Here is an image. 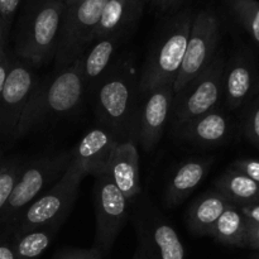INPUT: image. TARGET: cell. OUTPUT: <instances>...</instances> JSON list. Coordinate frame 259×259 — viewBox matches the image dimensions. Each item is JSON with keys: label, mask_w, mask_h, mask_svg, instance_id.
<instances>
[{"label": "cell", "mask_w": 259, "mask_h": 259, "mask_svg": "<svg viewBox=\"0 0 259 259\" xmlns=\"http://www.w3.org/2000/svg\"><path fill=\"white\" fill-rule=\"evenodd\" d=\"M232 202L218 190H210L192 202L186 214L187 228L195 235H209L227 207Z\"/></svg>", "instance_id": "d6986e66"}, {"label": "cell", "mask_w": 259, "mask_h": 259, "mask_svg": "<svg viewBox=\"0 0 259 259\" xmlns=\"http://www.w3.org/2000/svg\"><path fill=\"white\" fill-rule=\"evenodd\" d=\"M141 100L136 120V143L143 151L152 152L162 139L171 120L175 91L172 83L158 86L146 94Z\"/></svg>", "instance_id": "4fadbf2b"}, {"label": "cell", "mask_w": 259, "mask_h": 259, "mask_svg": "<svg viewBox=\"0 0 259 259\" xmlns=\"http://www.w3.org/2000/svg\"><path fill=\"white\" fill-rule=\"evenodd\" d=\"M120 34L108 35L94 40V46L82 53V73L85 89L98 85L104 75L110 68L114 52L119 45Z\"/></svg>", "instance_id": "ffe728a7"}, {"label": "cell", "mask_w": 259, "mask_h": 259, "mask_svg": "<svg viewBox=\"0 0 259 259\" xmlns=\"http://www.w3.org/2000/svg\"><path fill=\"white\" fill-rule=\"evenodd\" d=\"M248 220L235 205H229L212 228L210 237L229 247L247 248Z\"/></svg>", "instance_id": "cb8c5ba5"}, {"label": "cell", "mask_w": 259, "mask_h": 259, "mask_svg": "<svg viewBox=\"0 0 259 259\" xmlns=\"http://www.w3.org/2000/svg\"><path fill=\"white\" fill-rule=\"evenodd\" d=\"M143 2H148V0H143Z\"/></svg>", "instance_id": "60d3db41"}, {"label": "cell", "mask_w": 259, "mask_h": 259, "mask_svg": "<svg viewBox=\"0 0 259 259\" xmlns=\"http://www.w3.org/2000/svg\"><path fill=\"white\" fill-rule=\"evenodd\" d=\"M0 259H17L12 242L0 243Z\"/></svg>", "instance_id": "e575fe53"}, {"label": "cell", "mask_w": 259, "mask_h": 259, "mask_svg": "<svg viewBox=\"0 0 259 259\" xmlns=\"http://www.w3.org/2000/svg\"><path fill=\"white\" fill-rule=\"evenodd\" d=\"M22 3L23 0H0V18L9 30Z\"/></svg>", "instance_id": "83f0119b"}, {"label": "cell", "mask_w": 259, "mask_h": 259, "mask_svg": "<svg viewBox=\"0 0 259 259\" xmlns=\"http://www.w3.org/2000/svg\"><path fill=\"white\" fill-rule=\"evenodd\" d=\"M257 88V73L250 60L237 56L225 66L224 95L230 109H239L252 99Z\"/></svg>", "instance_id": "ac0fdd59"}, {"label": "cell", "mask_w": 259, "mask_h": 259, "mask_svg": "<svg viewBox=\"0 0 259 259\" xmlns=\"http://www.w3.org/2000/svg\"><path fill=\"white\" fill-rule=\"evenodd\" d=\"M39 78L30 65L22 60L12 61L9 75L0 93V134L14 139L23 111L34 94Z\"/></svg>", "instance_id": "7c38bea8"}, {"label": "cell", "mask_w": 259, "mask_h": 259, "mask_svg": "<svg viewBox=\"0 0 259 259\" xmlns=\"http://www.w3.org/2000/svg\"><path fill=\"white\" fill-rule=\"evenodd\" d=\"M85 176L88 175L82 167L71 159L70 166L63 176L18 218L17 222L13 224L14 232L45 225L62 224L75 204L80 185Z\"/></svg>", "instance_id": "8992f818"}, {"label": "cell", "mask_w": 259, "mask_h": 259, "mask_svg": "<svg viewBox=\"0 0 259 259\" xmlns=\"http://www.w3.org/2000/svg\"><path fill=\"white\" fill-rule=\"evenodd\" d=\"M108 0H86L73 7L63 8L60 34L55 60L60 68L77 60L93 42V35L99 24Z\"/></svg>", "instance_id": "ba28073f"}, {"label": "cell", "mask_w": 259, "mask_h": 259, "mask_svg": "<svg viewBox=\"0 0 259 259\" xmlns=\"http://www.w3.org/2000/svg\"><path fill=\"white\" fill-rule=\"evenodd\" d=\"M141 0H108L94 32L93 42L108 35L121 34L129 23L138 15Z\"/></svg>", "instance_id": "44dd1931"}, {"label": "cell", "mask_w": 259, "mask_h": 259, "mask_svg": "<svg viewBox=\"0 0 259 259\" xmlns=\"http://www.w3.org/2000/svg\"><path fill=\"white\" fill-rule=\"evenodd\" d=\"M15 35L19 60L39 67L55 58L60 34L63 2L23 0Z\"/></svg>", "instance_id": "3957f363"}, {"label": "cell", "mask_w": 259, "mask_h": 259, "mask_svg": "<svg viewBox=\"0 0 259 259\" xmlns=\"http://www.w3.org/2000/svg\"><path fill=\"white\" fill-rule=\"evenodd\" d=\"M243 128L245 137L259 148V99L249 108Z\"/></svg>", "instance_id": "4316f807"}, {"label": "cell", "mask_w": 259, "mask_h": 259, "mask_svg": "<svg viewBox=\"0 0 259 259\" xmlns=\"http://www.w3.org/2000/svg\"><path fill=\"white\" fill-rule=\"evenodd\" d=\"M61 224L14 232L12 245L17 259H38L51 245Z\"/></svg>", "instance_id": "603a6c76"}, {"label": "cell", "mask_w": 259, "mask_h": 259, "mask_svg": "<svg viewBox=\"0 0 259 259\" xmlns=\"http://www.w3.org/2000/svg\"><path fill=\"white\" fill-rule=\"evenodd\" d=\"M106 174L129 201L141 194L139 153L133 139L118 141L111 153Z\"/></svg>", "instance_id": "5bb4252c"}, {"label": "cell", "mask_w": 259, "mask_h": 259, "mask_svg": "<svg viewBox=\"0 0 259 259\" xmlns=\"http://www.w3.org/2000/svg\"><path fill=\"white\" fill-rule=\"evenodd\" d=\"M12 58L8 56L4 48H0V93L5 85L8 75H9L10 67H12Z\"/></svg>", "instance_id": "4dcf8cb0"}, {"label": "cell", "mask_w": 259, "mask_h": 259, "mask_svg": "<svg viewBox=\"0 0 259 259\" xmlns=\"http://www.w3.org/2000/svg\"><path fill=\"white\" fill-rule=\"evenodd\" d=\"M212 158H192L180 164L167 182L164 190V205L175 207L182 204L209 172Z\"/></svg>", "instance_id": "e0dca14e"}, {"label": "cell", "mask_w": 259, "mask_h": 259, "mask_svg": "<svg viewBox=\"0 0 259 259\" xmlns=\"http://www.w3.org/2000/svg\"><path fill=\"white\" fill-rule=\"evenodd\" d=\"M83 2H86V0H65L63 4H65V7H73V5L81 4Z\"/></svg>", "instance_id": "8d00e7d4"}, {"label": "cell", "mask_w": 259, "mask_h": 259, "mask_svg": "<svg viewBox=\"0 0 259 259\" xmlns=\"http://www.w3.org/2000/svg\"><path fill=\"white\" fill-rule=\"evenodd\" d=\"M22 168L23 163L18 159H5L0 162V212L14 190Z\"/></svg>", "instance_id": "484cf974"}, {"label": "cell", "mask_w": 259, "mask_h": 259, "mask_svg": "<svg viewBox=\"0 0 259 259\" xmlns=\"http://www.w3.org/2000/svg\"><path fill=\"white\" fill-rule=\"evenodd\" d=\"M247 248L259 252V224L248 222L247 225Z\"/></svg>", "instance_id": "1f68e13d"}, {"label": "cell", "mask_w": 259, "mask_h": 259, "mask_svg": "<svg viewBox=\"0 0 259 259\" xmlns=\"http://www.w3.org/2000/svg\"><path fill=\"white\" fill-rule=\"evenodd\" d=\"M85 91L82 56L47 80H40L18 123L14 139L27 136L37 126L72 111Z\"/></svg>", "instance_id": "6da1fadb"}, {"label": "cell", "mask_w": 259, "mask_h": 259, "mask_svg": "<svg viewBox=\"0 0 259 259\" xmlns=\"http://www.w3.org/2000/svg\"><path fill=\"white\" fill-rule=\"evenodd\" d=\"M252 259H259V252H257V253H255V254H253V257H252Z\"/></svg>", "instance_id": "f35d334b"}, {"label": "cell", "mask_w": 259, "mask_h": 259, "mask_svg": "<svg viewBox=\"0 0 259 259\" xmlns=\"http://www.w3.org/2000/svg\"><path fill=\"white\" fill-rule=\"evenodd\" d=\"M225 61L218 53L209 67L175 95L172 106V129L219 108L224 95Z\"/></svg>", "instance_id": "52a82bcc"}, {"label": "cell", "mask_w": 259, "mask_h": 259, "mask_svg": "<svg viewBox=\"0 0 259 259\" xmlns=\"http://www.w3.org/2000/svg\"><path fill=\"white\" fill-rule=\"evenodd\" d=\"M137 252L143 259H185V248L171 223L156 209L137 210Z\"/></svg>", "instance_id": "8fae6325"}, {"label": "cell", "mask_w": 259, "mask_h": 259, "mask_svg": "<svg viewBox=\"0 0 259 259\" xmlns=\"http://www.w3.org/2000/svg\"><path fill=\"white\" fill-rule=\"evenodd\" d=\"M219 40L220 24L217 15L209 10L194 15L186 53L174 82L175 95L209 67L218 55Z\"/></svg>", "instance_id": "9c48e42d"}, {"label": "cell", "mask_w": 259, "mask_h": 259, "mask_svg": "<svg viewBox=\"0 0 259 259\" xmlns=\"http://www.w3.org/2000/svg\"><path fill=\"white\" fill-rule=\"evenodd\" d=\"M96 238L94 247L105 255L110 252L129 215V200L106 172L95 177Z\"/></svg>", "instance_id": "30bf717a"}, {"label": "cell", "mask_w": 259, "mask_h": 259, "mask_svg": "<svg viewBox=\"0 0 259 259\" xmlns=\"http://www.w3.org/2000/svg\"><path fill=\"white\" fill-rule=\"evenodd\" d=\"M141 95L138 80L126 63L109 68L96 85V115L101 126L113 132L119 141L133 139L136 142Z\"/></svg>", "instance_id": "7a4b0ae2"}, {"label": "cell", "mask_w": 259, "mask_h": 259, "mask_svg": "<svg viewBox=\"0 0 259 259\" xmlns=\"http://www.w3.org/2000/svg\"><path fill=\"white\" fill-rule=\"evenodd\" d=\"M132 259H143V258L141 257V254H139L138 252H136V254H134V257L132 258Z\"/></svg>", "instance_id": "74e56055"}, {"label": "cell", "mask_w": 259, "mask_h": 259, "mask_svg": "<svg viewBox=\"0 0 259 259\" xmlns=\"http://www.w3.org/2000/svg\"><path fill=\"white\" fill-rule=\"evenodd\" d=\"M9 32L10 30L8 29L7 25L4 24L3 19L0 18V48H4L5 42H7L8 39V35H9Z\"/></svg>", "instance_id": "d590c367"}, {"label": "cell", "mask_w": 259, "mask_h": 259, "mask_svg": "<svg viewBox=\"0 0 259 259\" xmlns=\"http://www.w3.org/2000/svg\"><path fill=\"white\" fill-rule=\"evenodd\" d=\"M215 187L235 206L259 202V184L232 167L215 181Z\"/></svg>", "instance_id": "7402d4cb"}, {"label": "cell", "mask_w": 259, "mask_h": 259, "mask_svg": "<svg viewBox=\"0 0 259 259\" xmlns=\"http://www.w3.org/2000/svg\"><path fill=\"white\" fill-rule=\"evenodd\" d=\"M53 2H65V0H53Z\"/></svg>", "instance_id": "ab89813d"}, {"label": "cell", "mask_w": 259, "mask_h": 259, "mask_svg": "<svg viewBox=\"0 0 259 259\" xmlns=\"http://www.w3.org/2000/svg\"><path fill=\"white\" fill-rule=\"evenodd\" d=\"M53 259H103V255L93 247L90 249H66Z\"/></svg>", "instance_id": "f546056e"}, {"label": "cell", "mask_w": 259, "mask_h": 259, "mask_svg": "<svg viewBox=\"0 0 259 259\" xmlns=\"http://www.w3.org/2000/svg\"><path fill=\"white\" fill-rule=\"evenodd\" d=\"M180 139L197 146H218L232 134V120L227 113L215 109L174 129Z\"/></svg>", "instance_id": "2e32d148"}, {"label": "cell", "mask_w": 259, "mask_h": 259, "mask_svg": "<svg viewBox=\"0 0 259 259\" xmlns=\"http://www.w3.org/2000/svg\"><path fill=\"white\" fill-rule=\"evenodd\" d=\"M192 19L194 15L191 10H184L167 23L147 58L143 72L138 80L141 94L166 83L174 85L186 53Z\"/></svg>", "instance_id": "277c9868"}, {"label": "cell", "mask_w": 259, "mask_h": 259, "mask_svg": "<svg viewBox=\"0 0 259 259\" xmlns=\"http://www.w3.org/2000/svg\"><path fill=\"white\" fill-rule=\"evenodd\" d=\"M71 159L72 153L68 151L53 156L40 157L29 163L23 164L14 190L0 212V220L8 224H14L30 204L63 176L70 166Z\"/></svg>", "instance_id": "5b68a950"}, {"label": "cell", "mask_w": 259, "mask_h": 259, "mask_svg": "<svg viewBox=\"0 0 259 259\" xmlns=\"http://www.w3.org/2000/svg\"><path fill=\"white\" fill-rule=\"evenodd\" d=\"M238 207H239V210L242 211V214L244 215L248 222L259 224V202L242 205V206Z\"/></svg>", "instance_id": "d6a6232c"}, {"label": "cell", "mask_w": 259, "mask_h": 259, "mask_svg": "<svg viewBox=\"0 0 259 259\" xmlns=\"http://www.w3.org/2000/svg\"><path fill=\"white\" fill-rule=\"evenodd\" d=\"M230 8L253 40L259 45V2L258 0H230Z\"/></svg>", "instance_id": "d4e9b609"}, {"label": "cell", "mask_w": 259, "mask_h": 259, "mask_svg": "<svg viewBox=\"0 0 259 259\" xmlns=\"http://www.w3.org/2000/svg\"><path fill=\"white\" fill-rule=\"evenodd\" d=\"M233 167L242 172V174H244L245 176L249 177L250 180L259 184V159H238V161L234 162Z\"/></svg>", "instance_id": "f1b7e54d"}, {"label": "cell", "mask_w": 259, "mask_h": 259, "mask_svg": "<svg viewBox=\"0 0 259 259\" xmlns=\"http://www.w3.org/2000/svg\"><path fill=\"white\" fill-rule=\"evenodd\" d=\"M118 141V137L104 126L91 129L71 151L72 159L82 167L86 175L99 176L106 172Z\"/></svg>", "instance_id": "9a60e30c"}, {"label": "cell", "mask_w": 259, "mask_h": 259, "mask_svg": "<svg viewBox=\"0 0 259 259\" xmlns=\"http://www.w3.org/2000/svg\"><path fill=\"white\" fill-rule=\"evenodd\" d=\"M181 2L182 0H152L154 7H156L157 9L162 10V12H167V10L174 9V8H176Z\"/></svg>", "instance_id": "836d02e7"}]
</instances>
